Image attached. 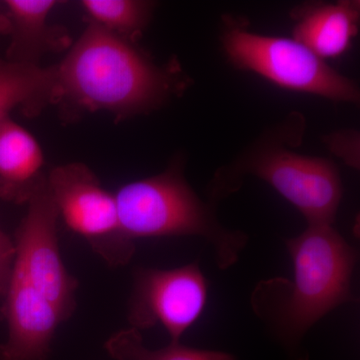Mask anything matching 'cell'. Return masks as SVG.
<instances>
[{
    "label": "cell",
    "instance_id": "11",
    "mask_svg": "<svg viewBox=\"0 0 360 360\" xmlns=\"http://www.w3.org/2000/svg\"><path fill=\"white\" fill-rule=\"evenodd\" d=\"M293 39L322 59L338 58L352 46L359 30L360 2H307L290 13Z\"/></svg>",
    "mask_w": 360,
    "mask_h": 360
},
{
    "label": "cell",
    "instance_id": "17",
    "mask_svg": "<svg viewBox=\"0 0 360 360\" xmlns=\"http://www.w3.org/2000/svg\"><path fill=\"white\" fill-rule=\"evenodd\" d=\"M15 248L13 239L0 229V295L6 293L11 270H13Z\"/></svg>",
    "mask_w": 360,
    "mask_h": 360
},
{
    "label": "cell",
    "instance_id": "7",
    "mask_svg": "<svg viewBox=\"0 0 360 360\" xmlns=\"http://www.w3.org/2000/svg\"><path fill=\"white\" fill-rule=\"evenodd\" d=\"M27 212L14 236L13 269L51 300L68 321L77 309L78 281L66 269L59 250L58 212L46 177L28 200Z\"/></svg>",
    "mask_w": 360,
    "mask_h": 360
},
{
    "label": "cell",
    "instance_id": "5",
    "mask_svg": "<svg viewBox=\"0 0 360 360\" xmlns=\"http://www.w3.org/2000/svg\"><path fill=\"white\" fill-rule=\"evenodd\" d=\"M245 20H222V49L231 65L250 71L283 89L324 97L336 103H359L354 80L341 75L293 39L251 32Z\"/></svg>",
    "mask_w": 360,
    "mask_h": 360
},
{
    "label": "cell",
    "instance_id": "10",
    "mask_svg": "<svg viewBox=\"0 0 360 360\" xmlns=\"http://www.w3.org/2000/svg\"><path fill=\"white\" fill-rule=\"evenodd\" d=\"M0 13V32L9 37L7 60L39 65L47 54L70 49L71 37L63 26L51 25L49 16L60 1L6 0Z\"/></svg>",
    "mask_w": 360,
    "mask_h": 360
},
{
    "label": "cell",
    "instance_id": "15",
    "mask_svg": "<svg viewBox=\"0 0 360 360\" xmlns=\"http://www.w3.org/2000/svg\"><path fill=\"white\" fill-rule=\"evenodd\" d=\"M105 350L115 360H236V356L217 350L198 349L170 342L160 349L144 345L141 333L129 328L117 331L105 342Z\"/></svg>",
    "mask_w": 360,
    "mask_h": 360
},
{
    "label": "cell",
    "instance_id": "2",
    "mask_svg": "<svg viewBox=\"0 0 360 360\" xmlns=\"http://www.w3.org/2000/svg\"><path fill=\"white\" fill-rule=\"evenodd\" d=\"M285 245L292 279L260 281L251 293V307L291 360H305L302 343L309 329L336 307L356 300L352 279L359 253L331 224H307Z\"/></svg>",
    "mask_w": 360,
    "mask_h": 360
},
{
    "label": "cell",
    "instance_id": "9",
    "mask_svg": "<svg viewBox=\"0 0 360 360\" xmlns=\"http://www.w3.org/2000/svg\"><path fill=\"white\" fill-rule=\"evenodd\" d=\"M4 297L7 338L0 345V360H47L56 330L65 321L63 314L13 269Z\"/></svg>",
    "mask_w": 360,
    "mask_h": 360
},
{
    "label": "cell",
    "instance_id": "6",
    "mask_svg": "<svg viewBox=\"0 0 360 360\" xmlns=\"http://www.w3.org/2000/svg\"><path fill=\"white\" fill-rule=\"evenodd\" d=\"M46 181L66 226L110 266L129 264L135 243L120 229L115 194L104 188L94 172L84 163H68L52 168Z\"/></svg>",
    "mask_w": 360,
    "mask_h": 360
},
{
    "label": "cell",
    "instance_id": "1",
    "mask_svg": "<svg viewBox=\"0 0 360 360\" xmlns=\"http://www.w3.org/2000/svg\"><path fill=\"white\" fill-rule=\"evenodd\" d=\"M58 68V103L68 117L149 115L181 96L191 78L179 61L158 65L136 44L89 21Z\"/></svg>",
    "mask_w": 360,
    "mask_h": 360
},
{
    "label": "cell",
    "instance_id": "4",
    "mask_svg": "<svg viewBox=\"0 0 360 360\" xmlns=\"http://www.w3.org/2000/svg\"><path fill=\"white\" fill-rule=\"evenodd\" d=\"M115 195L120 229L132 243L198 236L212 246L217 266L225 270L238 262L250 240L245 232L221 224L215 206L205 202L189 186L181 160L155 176L125 184Z\"/></svg>",
    "mask_w": 360,
    "mask_h": 360
},
{
    "label": "cell",
    "instance_id": "12",
    "mask_svg": "<svg viewBox=\"0 0 360 360\" xmlns=\"http://www.w3.org/2000/svg\"><path fill=\"white\" fill-rule=\"evenodd\" d=\"M44 167L35 137L11 117L0 122V198L26 205L46 177Z\"/></svg>",
    "mask_w": 360,
    "mask_h": 360
},
{
    "label": "cell",
    "instance_id": "14",
    "mask_svg": "<svg viewBox=\"0 0 360 360\" xmlns=\"http://www.w3.org/2000/svg\"><path fill=\"white\" fill-rule=\"evenodd\" d=\"M89 21L136 44L153 18L155 4L146 0H84Z\"/></svg>",
    "mask_w": 360,
    "mask_h": 360
},
{
    "label": "cell",
    "instance_id": "16",
    "mask_svg": "<svg viewBox=\"0 0 360 360\" xmlns=\"http://www.w3.org/2000/svg\"><path fill=\"white\" fill-rule=\"evenodd\" d=\"M323 141L328 144L331 153L345 161L349 167H359V137L354 130L333 132L324 136Z\"/></svg>",
    "mask_w": 360,
    "mask_h": 360
},
{
    "label": "cell",
    "instance_id": "3",
    "mask_svg": "<svg viewBox=\"0 0 360 360\" xmlns=\"http://www.w3.org/2000/svg\"><path fill=\"white\" fill-rule=\"evenodd\" d=\"M304 116L290 113L283 122L264 132L229 165L220 167L207 186L208 202L236 193L246 176L264 180L295 206L307 224H333L341 198L342 182L338 168L328 158L300 155Z\"/></svg>",
    "mask_w": 360,
    "mask_h": 360
},
{
    "label": "cell",
    "instance_id": "8",
    "mask_svg": "<svg viewBox=\"0 0 360 360\" xmlns=\"http://www.w3.org/2000/svg\"><path fill=\"white\" fill-rule=\"evenodd\" d=\"M207 295L205 276L196 262L174 269L139 267L129 302L130 328L141 331L160 324L170 342H180L202 314Z\"/></svg>",
    "mask_w": 360,
    "mask_h": 360
},
{
    "label": "cell",
    "instance_id": "13",
    "mask_svg": "<svg viewBox=\"0 0 360 360\" xmlns=\"http://www.w3.org/2000/svg\"><path fill=\"white\" fill-rule=\"evenodd\" d=\"M58 97L56 65L42 68L0 58V122L16 108L27 117L37 116L58 105Z\"/></svg>",
    "mask_w": 360,
    "mask_h": 360
}]
</instances>
